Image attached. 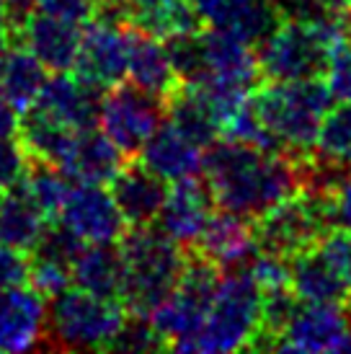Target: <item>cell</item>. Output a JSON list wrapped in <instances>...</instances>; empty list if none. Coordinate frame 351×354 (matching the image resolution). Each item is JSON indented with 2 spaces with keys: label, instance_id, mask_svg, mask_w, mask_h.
Listing matches in <instances>:
<instances>
[{
  "label": "cell",
  "instance_id": "13",
  "mask_svg": "<svg viewBox=\"0 0 351 354\" xmlns=\"http://www.w3.org/2000/svg\"><path fill=\"white\" fill-rule=\"evenodd\" d=\"M47 297L34 287L0 290V352H29L47 336Z\"/></svg>",
  "mask_w": 351,
  "mask_h": 354
},
{
  "label": "cell",
  "instance_id": "16",
  "mask_svg": "<svg viewBox=\"0 0 351 354\" xmlns=\"http://www.w3.org/2000/svg\"><path fill=\"white\" fill-rule=\"evenodd\" d=\"M212 205L215 202L205 181L196 176L173 181V189H168L163 209L158 215V227L178 246H196L212 217Z\"/></svg>",
  "mask_w": 351,
  "mask_h": 354
},
{
  "label": "cell",
  "instance_id": "37",
  "mask_svg": "<svg viewBox=\"0 0 351 354\" xmlns=\"http://www.w3.org/2000/svg\"><path fill=\"white\" fill-rule=\"evenodd\" d=\"M29 156L16 135H0V189L16 187L29 171Z\"/></svg>",
  "mask_w": 351,
  "mask_h": 354
},
{
  "label": "cell",
  "instance_id": "42",
  "mask_svg": "<svg viewBox=\"0 0 351 354\" xmlns=\"http://www.w3.org/2000/svg\"><path fill=\"white\" fill-rule=\"evenodd\" d=\"M10 50V37L6 29H0V68H3V62H6V55Z\"/></svg>",
  "mask_w": 351,
  "mask_h": 354
},
{
  "label": "cell",
  "instance_id": "26",
  "mask_svg": "<svg viewBox=\"0 0 351 354\" xmlns=\"http://www.w3.org/2000/svg\"><path fill=\"white\" fill-rule=\"evenodd\" d=\"M19 138L21 148L26 150L29 160L34 163H52V166H62V160L68 156L70 142L75 138V129L59 124L57 119L47 117L39 109H26L21 114L19 122Z\"/></svg>",
  "mask_w": 351,
  "mask_h": 354
},
{
  "label": "cell",
  "instance_id": "25",
  "mask_svg": "<svg viewBox=\"0 0 351 354\" xmlns=\"http://www.w3.org/2000/svg\"><path fill=\"white\" fill-rule=\"evenodd\" d=\"M290 287L303 303H346L351 295L315 246L290 256Z\"/></svg>",
  "mask_w": 351,
  "mask_h": 354
},
{
  "label": "cell",
  "instance_id": "44",
  "mask_svg": "<svg viewBox=\"0 0 351 354\" xmlns=\"http://www.w3.org/2000/svg\"><path fill=\"white\" fill-rule=\"evenodd\" d=\"M104 3H122V0H104Z\"/></svg>",
  "mask_w": 351,
  "mask_h": 354
},
{
  "label": "cell",
  "instance_id": "21",
  "mask_svg": "<svg viewBox=\"0 0 351 354\" xmlns=\"http://www.w3.org/2000/svg\"><path fill=\"white\" fill-rule=\"evenodd\" d=\"M111 197L119 212L124 215L127 225L142 227L158 223L168 197V187L160 176H155L147 166H124L111 181Z\"/></svg>",
  "mask_w": 351,
  "mask_h": 354
},
{
  "label": "cell",
  "instance_id": "34",
  "mask_svg": "<svg viewBox=\"0 0 351 354\" xmlns=\"http://www.w3.org/2000/svg\"><path fill=\"white\" fill-rule=\"evenodd\" d=\"M315 248H318V254L328 261V266L339 274V279L349 287L351 292V233L331 227V230H325L318 238Z\"/></svg>",
  "mask_w": 351,
  "mask_h": 354
},
{
  "label": "cell",
  "instance_id": "15",
  "mask_svg": "<svg viewBox=\"0 0 351 354\" xmlns=\"http://www.w3.org/2000/svg\"><path fill=\"white\" fill-rule=\"evenodd\" d=\"M101 99H104L101 88L80 78L78 73L68 75L65 70V73H55L52 78H47L39 99L34 101V109L57 119L59 124L80 132V129H91L98 124Z\"/></svg>",
  "mask_w": 351,
  "mask_h": 354
},
{
  "label": "cell",
  "instance_id": "5",
  "mask_svg": "<svg viewBox=\"0 0 351 354\" xmlns=\"http://www.w3.org/2000/svg\"><path fill=\"white\" fill-rule=\"evenodd\" d=\"M263 292L254 277L240 269H227L220 277L215 297L209 303L202 331L194 339L191 352H238L261 336Z\"/></svg>",
  "mask_w": 351,
  "mask_h": 354
},
{
  "label": "cell",
  "instance_id": "39",
  "mask_svg": "<svg viewBox=\"0 0 351 354\" xmlns=\"http://www.w3.org/2000/svg\"><path fill=\"white\" fill-rule=\"evenodd\" d=\"M29 282V256L26 251L0 243V290Z\"/></svg>",
  "mask_w": 351,
  "mask_h": 354
},
{
  "label": "cell",
  "instance_id": "43",
  "mask_svg": "<svg viewBox=\"0 0 351 354\" xmlns=\"http://www.w3.org/2000/svg\"><path fill=\"white\" fill-rule=\"evenodd\" d=\"M0 29H6V6H3V0H0Z\"/></svg>",
  "mask_w": 351,
  "mask_h": 354
},
{
  "label": "cell",
  "instance_id": "38",
  "mask_svg": "<svg viewBox=\"0 0 351 354\" xmlns=\"http://www.w3.org/2000/svg\"><path fill=\"white\" fill-rule=\"evenodd\" d=\"M101 8V0H34V10L70 21V24H88Z\"/></svg>",
  "mask_w": 351,
  "mask_h": 354
},
{
  "label": "cell",
  "instance_id": "40",
  "mask_svg": "<svg viewBox=\"0 0 351 354\" xmlns=\"http://www.w3.org/2000/svg\"><path fill=\"white\" fill-rule=\"evenodd\" d=\"M19 111L0 96V135H16L19 132Z\"/></svg>",
  "mask_w": 351,
  "mask_h": 354
},
{
  "label": "cell",
  "instance_id": "33",
  "mask_svg": "<svg viewBox=\"0 0 351 354\" xmlns=\"http://www.w3.org/2000/svg\"><path fill=\"white\" fill-rule=\"evenodd\" d=\"M29 285L44 297L59 295L62 290L73 285V266L55 261V259H44V256H31L29 259Z\"/></svg>",
  "mask_w": 351,
  "mask_h": 354
},
{
  "label": "cell",
  "instance_id": "12",
  "mask_svg": "<svg viewBox=\"0 0 351 354\" xmlns=\"http://www.w3.org/2000/svg\"><path fill=\"white\" fill-rule=\"evenodd\" d=\"M57 220L83 243H119L127 233V220L104 184L78 181L75 187H70Z\"/></svg>",
  "mask_w": 351,
  "mask_h": 354
},
{
  "label": "cell",
  "instance_id": "1",
  "mask_svg": "<svg viewBox=\"0 0 351 354\" xmlns=\"http://www.w3.org/2000/svg\"><path fill=\"white\" fill-rule=\"evenodd\" d=\"M202 174L220 209L258 220L305 189V158L294 163L287 153L225 140L207 148Z\"/></svg>",
  "mask_w": 351,
  "mask_h": 354
},
{
  "label": "cell",
  "instance_id": "30",
  "mask_svg": "<svg viewBox=\"0 0 351 354\" xmlns=\"http://www.w3.org/2000/svg\"><path fill=\"white\" fill-rule=\"evenodd\" d=\"M321 163H328L333 168H351V104H339L331 109L323 127L318 132V142H315Z\"/></svg>",
  "mask_w": 351,
  "mask_h": 354
},
{
  "label": "cell",
  "instance_id": "31",
  "mask_svg": "<svg viewBox=\"0 0 351 354\" xmlns=\"http://www.w3.org/2000/svg\"><path fill=\"white\" fill-rule=\"evenodd\" d=\"M243 269L254 277V282L258 285L263 295L266 292H276V290H292L290 287V259L282 254L258 248L254 259Z\"/></svg>",
  "mask_w": 351,
  "mask_h": 354
},
{
  "label": "cell",
  "instance_id": "4",
  "mask_svg": "<svg viewBox=\"0 0 351 354\" xmlns=\"http://www.w3.org/2000/svg\"><path fill=\"white\" fill-rule=\"evenodd\" d=\"M173 238L160 227L142 225L124 233L119 251L124 259L122 303L129 313L150 315L160 300L176 287L186 266V256Z\"/></svg>",
  "mask_w": 351,
  "mask_h": 354
},
{
  "label": "cell",
  "instance_id": "18",
  "mask_svg": "<svg viewBox=\"0 0 351 354\" xmlns=\"http://www.w3.org/2000/svg\"><path fill=\"white\" fill-rule=\"evenodd\" d=\"M207 148L189 138L186 132L176 127L173 122H160V127L150 135L140 156H142V166H147L155 176L163 181H181V178H191L202 171Z\"/></svg>",
  "mask_w": 351,
  "mask_h": 354
},
{
  "label": "cell",
  "instance_id": "6",
  "mask_svg": "<svg viewBox=\"0 0 351 354\" xmlns=\"http://www.w3.org/2000/svg\"><path fill=\"white\" fill-rule=\"evenodd\" d=\"M127 315V305L117 297L68 287L47 308V336L55 349H108Z\"/></svg>",
  "mask_w": 351,
  "mask_h": 354
},
{
  "label": "cell",
  "instance_id": "8",
  "mask_svg": "<svg viewBox=\"0 0 351 354\" xmlns=\"http://www.w3.org/2000/svg\"><path fill=\"white\" fill-rule=\"evenodd\" d=\"M325 230H331V225H328L325 199L321 189L297 192L294 197L276 205L256 220L258 246L287 256V259L315 246Z\"/></svg>",
  "mask_w": 351,
  "mask_h": 354
},
{
  "label": "cell",
  "instance_id": "14",
  "mask_svg": "<svg viewBox=\"0 0 351 354\" xmlns=\"http://www.w3.org/2000/svg\"><path fill=\"white\" fill-rule=\"evenodd\" d=\"M10 44H23L52 73H65L75 65L83 29L78 24L34 10L19 29L8 34Z\"/></svg>",
  "mask_w": 351,
  "mask_h": 354
},
{
  "label": "cell",
  "instance_id": "24",
  "mask_svg": "<svg viewBox=\"0 0 351 354\" xmlns=\"http://www.w3.org/2000/svg\"><path fill=\"white\" fill-rule=\"evenodd\" d=\"M73 285L93 295L122 300L124 259L119 243H83L73 261Z\"/></svg>",
  "mask_w": 351,
  "mask_h": 354
},
{
  "label": "cell",
  "instance_id": "22",
  "mask_svg": "<svg viewBox=\"0 0 351 354\" xmlns=\"http://www.w3.org/2000/svg\"><path fill=\"white\" fill-rule=\"evenodd\" d=\"M124 153L104 135V129H80L70 142V150L62 160V171L70 181L80 184H111L124 168Z\"/></svg>",
  "mask_w": 351,
  "mask_h": 354
},
{
  "label": "cell",
  "instance_id": "45",
  "mask_svg": "<svg viewBox=\"0 0 351 354\" xmlns=\"http://www.w3.org/2000/svg\"><path fill=\"white\" fill-rule=\"evenodd\" d=\"M349 34H351V10H349Z\"/></svg>",
  "mask_w": 351,
  "mask_h": 354
},
{
  "label": "cell",
  "instance_id": "7",
  "mask_svg": "<svg viewBox=\"0 0 351 354\" xmlns=\"http://www.w3.org/2000/svg\"><path fill=\"white\" fill-rule=\"evenodd\" d=\"M217 282H220V274L212 261H207L205 256L186 259V266L176 287L147 315L158 334L163 336L166 346L176 352L194 349V339L202 331Z\"/></svg>",
  "mask_w": 351,
  "mask_h": 354
},
{
  "label": "cell",
  "instance_id": "10",
  "mask_svg": "<svg viewBox=\"0 0 351 354\" xmlns=\"http://www.w3.org/2000/svg\"><path fill=\"white\" fill-rule=\"evenodd\" d=\"M163 117H166V101L132 83L129 86L119 83L114 88H106L101 99L98 127L124 156H137L150 135L160 127Z\"/></svg>",
  "mask_w": 351,
  "mask_h": 354
},
{
  "label": "cell",
  "instance_id": "29",
  "mask_svg": "<svg viewBox=\"0 0 351 354\" xmlns=\"http://www.w3.org/2000/svg\"><path fill=\"white\" fill-rule=\"evenodd\" d=\"M21 187L29 194V199L37 205L41 215L47 220H57L59 207L65 202L70 192V176L62 168L52 166V163H29L26 176L21 178Z\"/></svg>",
  "mask_w": 351,
  "mask_h": 354
},
{
  "label": "cell",
  "instance_id": "36",
  "mask_svg": "<svg viewBox=\"0 0 351 354\" xmlns=\"http://www.w3.org/2000/svg\"><path fill=\"white\" fill-rule=\"evenodd\" d=\"M323 80L331 91L333 101L339 104H351V41L346 39L339 44L328 57Z\"/></svg>",
  "mask_w": 351,
  "mask_h": 354
},
{
  "label": "cell",
  "instance_id": "35",
  "mask_svg": "<svg viewBox=\"0 0 351 354\" xmlns=\"http://www.w3.org/2000/svg\"><path fill=\"white\" fill-rule=\"evenodd\" d=\"M321 192H323V199H325L328 225L351 233V174L349 171L339 174Z\"/></svg>",
  "mask_w": 351,
  "mask_h": 354
},
{
  "label": "cell",
  "instance_id": "2",
  "mask_svg": "<svg viewBox=\"0 0 351 354\" xmlns=\"http://www.w3.org/2000/svg\"><path fill=\"white\" fill-rule=\"evenodd\" d=\"M349 29L333 13L282 19L258 41V70L266 80L323 78L331 52L349 39Z\"/></svg>",
  "mask_w": 351,
  "mask_h": 354
},
{
  "label": "cell",
  "instance_id": "28",
  "mask_svg": "<svg viewBox=\"0 0 351 354\" xmlns=\"http://www.w3.org/2000/svg\"><path fill=\"white\" fill-rule=\"evenodd\" d=\"M47 217L23 192L21 181L16 187L0 189V243L21 251H31L39 241Z\"/></svg>",
  "mask_w": 351,
  "mask_h": 354
},
{
  "label": "cell",
  "instance_id": "41",
  "mask_svg": "<svg viewBox=\"0 0 351 354\" xmlns=\"http://www.w3.org/2000/svg\"><path fill=\"white\" fill-rule=\"evenodd\" d=\"M315 6L325 13H333V16H341V13H349L351 10V0H315Z\"/></svg>",
  "mask_w": 351,
  "mask_h": 354
},
{
  "label": "cell",
  "instance_id": "3",
  "mask_svg": "<svg viewBox=\"0 0 351 354\" xmlns=\"http://www.w3.org/2000/svg\"><path fill=\"white\" fill-rule=\"evenodd\" d=\"M251 101L279 145L292 150L294 156L307 158L315 150L333 96L323 78L269 80V86L256 91Z\"/></svg>",
  "mask_w": 351,
  "mask_h": 354
},
{
  "label": "cell",
  "instance_id": "23",
  "mask_svg": "<svg viewBox=\"0 0 351 354\" xmlns=\"http://www.w3.org/2000/svg\"><path fill=\"white\" fill-rule=\"evenodd\" d=\"M127 78L132 86L147 91V93H153L163 101H168L184 86L173 68L168 44H163V39L140 34L135 29H132V41H129Z\"/></svg>",
  "mask_w": 351,
  "mask_h": 354
},
{
  "label": "cell",
  "instance_id": "11",
  "mask_svg": "<svg viewBox=\"0 0 351 354\" xmlns=\"http://www.w3.org/2000/svg\"><path fill=\"white\" fill-rule=\"evenodd\" d=\"M129 41L132 29L114 13H104L101 19L86 24L80 37L78 57H75V73L96 88L106 91L127 80L129 68Z\"/></svg>",
  "mask_w": 351,
  "mask_h": 354
},
{
  "label": "cell",
  "instance_id": "9",
  "mask_svg": "<svg viewBox=\"0 0 351 354\" xmlns=\"http://www.w3.org/2000/svg\"><path fill=\"white\" fill-rule=\"evenodd\" d=\"M269 346L297 354H351V318L341 310V303L297 300Z\"/></svg>",
  "mask_w": 351,
  "mask_h": 354
},
{
  "label": "cell",
  "instance_id": "17",
  "mask_svg": "<svg viewBox=\"0 0 351 354\" xmlns=\"http://www.w3.org/2000/svg\"><path fill=\"white\" fill-rule=\"evenodd\" d=\"M191 3L207 26L230 31L248 44H258L282 21L276 0H191Z\"/></svg>",
  "mask_w": 351,
  "mask_h": 354
},
{
  "label": "cell",
  "instance_id": "32",
  "mask_svg": "<svg viewBox=\"0 0 351 354\" xmlns=\"http://www.w3.org/2000/svg\"><path fill=\"white\" fill-rule=\"evenodd\" d=\"M108 349H111V352L142 354V352H155V349H166V342H163V336L155 331V326H153V321H150L147 315L132 313V318L127 315V321L119 328L117 339L111 342Z\"/></svg>",
  "mask_w": 351,
  "mask_h": 354
},
{
  "label": "cell",
  "instance_id": "20",
  "mask_svg": "<svg viewBox=\"0 0 351 354\" xmlns=\"http://www.w3.org/2000/svg\"><path fill=\"white\" fill-rule=\"evenodd\" d=\"M117 6L129 29L163 41L199 31L202 24L191 0H122Z\"/></svg>",
  "mask_w": 351,
  "mask_h": 354
},
{
  "label": "cell",
  "instance_id": "27",
  "mask_svg": "<svg viewBox=\"0 0 351 354\" xmlns=\"http://www.w3.org/2000/svg\"><path fill=\"white\" fill-rule=\"evenodd\" d=\"M47 68L23 44H13L0 68V96L19 114L34 106L47 83Z\"/></svg>",
  "mask_w": 351,
  "mask_h": 354
},
{
  "label": "cell",
  "instance_id": "19",
  "mask_svg": "<svg viewBox=\"0 0 351 354\" xmlns=\"http://www.w3.org/2000/svg\"><path fill=\"white\" fill-rule=\"evenodd\" d=\"M199 256L222 269H240L245 266L254 254L258 251L256 227L248 225V217H240L235 212H220L212 215L202 236L196 241Z\"/></svg>",
  "mask_w": 351,
  "mask_h": 354
}]
</instances>
